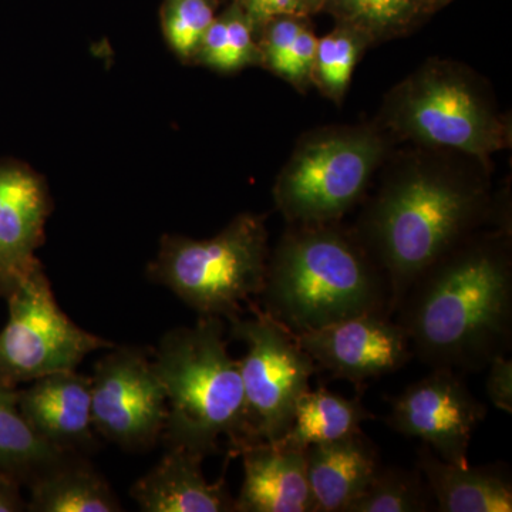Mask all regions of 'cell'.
I'll return each instance as SVG.
<instances>
[{"label":"cell","instance_id":"obj_1","mask_svg":"<svg viewBox=\"0 0 512 512\" xmlns=\"http://www.w3.org/2000/svg\"><path fill=\"white\" fill-rule=\"evenodd\" d=\"M413 355L436 369L481 372L512 348V261L501 235L464 239L397 306Z\"/></svg>","mask_w":512,"mask_h":512},{"label":"cell","instance_id":"obj_2","mask_svg":"<svg viewBox=\"0 0 512 512\" xmlns=\"http://www.w3.org/2000/svg\"><path fill=\"white\" fill-rule=\"evenodd\" d=\"M259 296L264 311L293 333L365 313L390 315L383 269L335 222L293 224L268 261Z\"/></svg>","mask_w":512,"mask_h":512},{"label":"cell","instance_id":"obj_3","mask_svg":"<svg viewBox=\"0 0 512 512\" xmlns=\"http://www.w3.org/2000/svg\"><path fill=\"white\" fill-rule=\"evenodd\" d=\"M485 212L484 188L446 171L412 168L384 185L366 210L360 242L386 275L390 315L421 272L467 239Z\"/></svg>","mask_w":512,"mask_h":512},{"label":"cell","instance_id":"obj_4","mask_svg":"<svg viewBox=\"0 0 512 512\" xmlns=\"http://www.w3.org/2000/svg\"><path fill=\"white\" fill-rule=\"evenodd\" d=\"M167 396L161 441L202 458L218 453L225 437L231 456L245 440V394L239 360L225 340L224 319L200 316L191 328L168 330L153 353Z\"/></svg>","mask_w":512,"mask_h":512},{"label":"cell","instance_id":"obj_5","mask_svg":"<svg viewBox=\"0 0 512 512\" xmlns=\"http://www.w3.org/2000/svg\"><path fill=\"white\" fill-rule=\"evenodd\" d=\"M268 261L265 217L244 212L211 239L164 235L147 275L198 315L228 320L261 295Z\"/></svg>","mask_w":512,"mask_h":512},{"label":"cell","instance_id":"obj_6","mask_svg":"<svg viewBox=\"0 0 512 512\" xmlns=\"http://www.w3.org/2000/svg\"><path fill=\"white\" fill-rule=\"evenodd\" d=\"M386 124L409 140L480 158L510 147L511 130L476 74L433 60L400 83L387 100Z\"/></svg>","mask_w":512,"mask_h":512},{"label":"cell","instance_id":"obj_7","mask_svg":"<svg viewBox=\"0 0 512 512\" xmlns=\"http://www.w3.org/2000/svg\"><path fill=\"white\" fill-rule=\"evenodd\" d=\"M383 153L382 137L370 128L312 134L278 175L276 207L291 224L338 221L362 197Z\"/></svg>","mask_w":512,"mask_h":512},{"label":"cell","instance_id":"obj_8","mask_svg":"<svg viewBox=\"0 0 512 512\" xmlns=\"http://www.w3.org/2000/svg\"><path fill=\"white\" fill-rule=\"evenodd\" d=\"M248 306L252 316L227 320L229 336L247 346V353L239 360L245 394V440L241 450L251 444L275 443L285 436L296 403L308 392L309 380L318 370L292 330L254 302Z\"/></svg>","mask_w":512,"mask_h":512},{"label":"cell","instance_id":"obj_9","mask_svg":"<svg viewBox=\"0 0 512 512\" xmlns=\"http://www.w3.org/2000/svg\"><path fill=\"white\" fill-rule=\"evenodd\" d=\"M9 319L0 330V384L13 387L76 370L90 353L114 343L77 326L57 305L37 262L6 296Z\"/></svg>","mask_w":512,"mask_h":512},{"label":"cell","instance_id":"obj_10","mask_svg":"<svg viewBox=\"0 0 512 512\" xmlns=\"http://www.w3.org/2000/svg\"><path fill=\"white\" fill-rule=\"evenodd\" d=\"M168 406L153 353L140 346L110 348L94 367V430L126 451H144L161 440Z\"/></svg>","mask_w":512,"mask_h":512},{"label":"cell","instance_id":"obj_11","mask_svg":"<svg viewBox=\"0 0 512 512\" xmlns=\"http://www.w3.org/2000/svg\"><path fill=\"white\" fill-rule=\"evenodd\" d=\"M485 416L487 406L470 392L458 372L436 367L394 397L387 424L403 436L420 439L441 460L466 467L474 430Z\"/></svg>","mask_w":512,"mask_h":512},{"label":"cell","instance_id":"obj_12","mask_svg":"<svg viewBox=\"0 0 512 512\" xmlns=\"http://www.w3.org/2000/svg\"><path fill=\"white\" fill-rule=\"evenodd\" d=\"M295 338L318 369L356 384L397 372L414 356L406 332L387 313L353 316Z\"/></svg>","mask_w":512,"mask_h":512},{"label":"cell","instance_id":"obj_13","mask_svg":"<svg viewBox=\"0 0 512 512\" xmlns=\"http://www.w3.org/2000/svg\"><path fill=\"white\" fill-rule=\"evenodd\" d=\"M52 210L45 181L28 165L0 161V298L39 262Z\"/></svg>","mask_w":512,"mask_h":512},{"label":"cell","instance_id":"obj_14","mask_svg":"<svg viewBox=\"0 0 512 512\" xmlns=\"http://www.w3.org/2000/svg\"><path fill=\"white\" fill-rule=\"evenodd\" d=\"M18 404L32 429L57 450L79 456L96 450L92 377L76 370L40 377L18 392Z\"/></svg>","mask_w":512,"mask_h":512},{"label":"cell","instance_id":"obj_15","mask_svg":"<svg viewBox=\"0 0 512 512\" xmlns=\"http://www.w3.org/2000/svg\"><path fill=\"white\" fill-rule=\"evenodd\" d=\"M244 481L234 512H315L303 451L275 443L242 448Z\"/></svg>","mask_w":512,"mask_h":512},{"label":"cell","instance_id":"obj_16","mask_svg":"<svg viewBox=\"0 0 512 512\" xmlns=\"http://www.w3.org/2000/svg\"><path fill=\"white\" fill-rule=\"evenodd\" d=\"M202 460L183 448L168 447L156 466L133 484L131 498L144 512H234L235 498L224 478L208 483Z\"/></svg>","mask_w":512,"mask_h":512},{"label":"cell","instance_id":"obj_17","mask_svg":"<svg viewBox=\"0 0 512 512\" xmlns=\"http://www.w3.org/2000/svg\"><path fill=\"white\" fill-rule=\"evenodd\" d=\"M303 454L315 512H346L382 466L377 448L363 433L316 444Z\"/></svg>","mask_w":512,"mask_h":512},{"label":"cell","instance_id":"obj_18","mask_svg":"<svg viewBox=\"0 0 512 512\" xmlns=\"http://www.w3.org/2000/svg\"><path fill=\"white\" fill-rule=\"evenodd\" d=\"M417 468L441 512H511L512 480L503 463L456 466L441 460L429 446L417 451Z\"/></svg>","mask_w":512,"mask_h":512},{"label":"cell","instance_id":"obj_19","mask_svg":"<svg viewBox=\"0 0 512 512\" xmlns=\"http://www.w3.org/2000/svg\"><path fill=\"white\" fill-rule=\"evenodd\" d=\"M29 512H120L119 497L86 457L67 454L28 485Z\"/></svg>","mask_w":512,"mask_h":512},{"label":"cell","instance_id":"obj_20","mask_svg":"<svg viewBox=\"0 0 512 512\" xmlns=\"http://www.w3.org/2000/svg\"><path fill=\"white\" fill-rule=\"evenodd\" d=\"M373 419L359 397L346 399L325 387L309 389L298 400L291 427L275 444L305 451L316 444L332 443L362 433V424Z\"/></svg>","mask_w":512,"mask_h":512},{"label":"cell","instance_id":"obj_21","mask_svg":"<svg viewBox=\"0 0 512 512\" xmlns=\"http://www.w3.org/2000/svg\"><path fill=\"white\" fill-rule=\"evenodd\" d=\"M66 456L32 429L20 412L18 390L0 384V476L28 487Z\"/></svg>","mask_w":512,"mask_h":512},{"label":"cell","instance_id":"obj_22","mask_svg":"<svg viewBox=\"0 0 512 512\" xmlns=\"http://www.w3.org/2000/svg\"><path fill=\"white\" fill-rule=\"evenodd\" d=\"M322 10L370 43L407 35L434 12L429 0H323Z\"/></svg>","mask_w":512,"mask_h":512},{"label":"cell","instance_id":"obj_23","mask_svg":"<svg viewBox=\"0 0 512 512\" xmlns=\"http://www.w3.org/2000/svg\"><path fill=\"white\" fill-rule=\"evenodd\" d=\"M258 29L237 3L220 16H215L194 62L204 64L221 73L238 72L244 67L262 64Z\"/></svg>","mask_w":512,"mask_h":512},{"label":"cell","instance_id":"obj_24","mask_svg":"<svg viewBox=\"0 0 512 512\" xmlns=\"http://www.w3.org/2000/svg\"><path fill=\"white\" fill-rule=\"evenodd\" d=\"M436 500L419 468L382 467L346 512H427Z\"/></svg>","mask_w":512,"mask_h":512},{"label":"cell","instance_id":"obj_25","mask_svg":"<svg viewBox=\"0 0 512 512\" xmlns=\"http://www.w3.org/2000/svg\"><path fill=\"white\" fill-rule=\"evenodd\" d=\"M372 43L349 26L339 25L328 35L318 37L312 83L335 103H342L348 92L353 70L363 50Z\"/></svg>","mask_w":512,"mask_h":512},{"label":"cell","instance_id":"obj_26","mask_svg":"<svg viewBox=\"0 0 512 512\" xmlns=\"http://www.w3.org/2000/svg\"><path fill=\"white\" fill-rule=\"evenodd\" d=\"M217 0H164L161 26L171 50L194 62L205 33L215 19Z\"/></svg>","mask_w":512,"mask_h":512},{"label":"cell","instance_id":"obj_27","mask_svg":"<svg viewBox=\"0 0 512 512\" xmlns=\"http://www.w3.org/2000/svg\"><path fill=\"white\" fill-rule=\"evenodd\" d=\"M318 37L311 28V23L299 33L288 55L275 70L276 76L295 86L299 92H305L312 83L313 63H315Z\"/></svg>","mask_w":512,"mask_h":512},{"label":"cell","instance_id":"obj_28","mask_svg":"<svg viewBox=\"0 0 512 512\" xmlns=\"http://www.w3.org/2000/svg\"><path fill=\"white\" fill-rule=\"evenodd\" d=\"M259 30L268 20L278 16L309 18L322 12L323 0H234Z\"/></svg>","mask_w":512,"mask_h":512},{"label":"cell","instance_id":"obj_29","mask_svg":"<svg viewBox=\"0 0 512 512\" xmlns=\"http://www.w3.org/2000/svg\"><path fill=\"white\" fill-rule=\"evenodd\" d=\"M488 376L487 389L488 399L491 404L503 412L512 413V360L507 356H500L494 359L487 366Z\"/></svg>","mask_w":512,"mask_h":512},{"label":"cell","instance_id":"obj_30","mask_svg":"<svg viewBox=\"0 0 512 512\" xmlns=\"http://www.w3.org/2000/svg\"><path fill=\"white\" fill-rule=\"evenodd\" d=\"M20 487L16 481L0 476V512L28 511V501L23 500Z\"/></svg>","mask_w":512,"mask_h":512},{"label":"cell","instance_id":"obj_31","mask_svg":"<svg viewBox=\"0 0 512 512\" xmlns=\"http://www.w3.org/2000/svg\"><path fill=\"white\" fill-rule=\"evenodd\" d=\"M450 2V0H429L431 8L436 10L440 5H444V3Z\"/></svg>","mask_w":512,"mask_h":512}]
</instances>
